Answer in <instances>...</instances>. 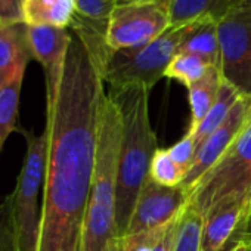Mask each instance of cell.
<instances>
[{"instance_id": "obj_25", "label": "cell", "mask_w": 251, "mask_h": 251, "mask_svg": "<svg viewBox=\"0 0 251 251\" xmlns=\"http://www.w3.org/2000/svg\"><path fill=\"white\" fill-rule=\"evenodd\" d=\"M169 155L172 157V160L185 170V175L189 169V166L192 164L195 154H197V144L195 139L191 133H186L177 144H175L172 148L167 150Z\"/></svg>"}, {"instance_id": "obj_4", "label": "cell", "mask_w": 251, "mask_h": 251, "mask_svg": "<svg viewBox=\"0 0 251 251\" xmlns=\"http://www.w3.org/2000/svg\"><path fill=\"white\" fill-rule=\"evenodd\" d=\"M201 21L207 20H197L185 25L170 27L160 37L139 49L111 50L102 67L105 86H108V89L144 87L151 92V89L164 77L179 46Z\"/></svg>"}, {"instance_id": "obj_20", "label": "cell", "mask_w": 251, "mask_h": 251, "mask_svg": "<svg viewBox=\"0 0 251 251\" xmlns=\"http://www.w3.org/2000/svg\"><path fill=\"white\" fill-rule=\"evenodd\" d=\"M23 80L24 74H20L11 83L0 87V148L5 145L11 133L17 130Z\"/></svg>"}, {"instance_id": "obj_11", "label": "cell", "mask_w": 251, "mask_h": 251, "mask_svg": "<svg viewBox=\"0 0 251 251\" xmlns=\"http://www.w3.org/2000/svg\"><path fill=\"white\" fill-rule=\"evenodd\" d=\"M28 37L33 58L43 67L45 71L46 111H50L58 98L73 34L67 31V28L42 25L28 27Z\"/></svg>"}, {"instance_id": "obj_24", "label": "cell", "mask_w": 251, "mask_h": 251, "mask_svg": "<svg viewBox=\"0 0 251 251\" xmlns=\"http://www.w3.org/2000/svg\"><path fill=\"white\" fill-rule=\"evenodd\" d=\"M0 251H18L11 195L0 204Z\"/></svg>"}, {"instance_id": "obj_14", "label": "cell", "mask_w": 251, "mask_h": 251, "mask_svg": "<svg viewBox=\"0 0 251 251\" xmlns=\"http://www.w3.org/2000/svg\"><path fill=\"white\" fill-rule=\"evenodd\" d=\"M244 0H172L170 27H179L197 20L214 24L222 21Z\"/></svg>"}, {"instance_id": "obj_31", "label": "cell", "mask_w": 251, "mask_h": 251, "mask_svg": "<svg viewBox=\"0 0 251 251\" xmlns=\"http://www.w3.org/2000/svg\"><path fill=\"white\" fill-rule=\"evenodd\" d=\"M250 197H251V194H250ZM250 213H251V204H250ZM250 213H248V214H250Z\"/></svg>"}, {"instance_id": "obj_21", "label": "cell", "mask_w": 251, "mask_h": 251, "mask_svg": "<svg viewBox=\"0 0 251 251\" xmlns=\"http://www.w3.org/2000/svg\"><path fill=\"white\" fill-rule=\"evenodd\" d=\"M210 68H211V65H208L204 59H201L195 55L176 53L175 58L172 59V62L169 64V67L164 73V77L177 80L183 86L189 87L191 84L201 80Z\"/></svg>"}, {"instance_id": "obj_16", "label": "cell", "mask_w": 251, "mask_h": 251, "mask_svg": "<svg viewBox=\"0 0 251 251\" xmlns=\"http://www.w3.org/2000/svg\"><path fill=\"white\" fill-rule=\"evenodd\" d=\"M222 80H223L222 71L219 68L211 67L201 80H198L197 83L188 87L189 105H191V112H192L189 132H194L202 123L205 115L208 114L210 108L213 106L217 98Z\"/></svg>"}, {"instance_id": "obj_28", "label": "cell", "mask_w": 251, "mask_h": 251, "mask_svg": "<svg viewBox=\"0 0 251 251\" xmlns=\"http://www.w3.org/2000/svg\"><path fill=\"white\" fill-rule=\"evenodd\" d=\"M236 242H238V239L233 236V238H232V239H230V241H229V242H227V244H226V245H225V247H223L220 251H233V248H235Z\"/></svg>"}, {"instance_id": "obj_26", "label": "cell", "mask_w": 251, "mask_h": 251, "mask_svg": "<svg viewBox=\"0 0 251 251\" xmlns=\"http://www.w3.org/2000/svg\"><path fill=\"white\" fill-rule=\"evenodd\" d=\"M25 0H0V25L24 23L23 6Z\"/></svg>"}, {"instance_id": "obj_23", "label": "cell", "mask_w": 251, "mask_h": 251, "mask_svg": "<svg viewBox=\"0 0 251 251\" xmlns=\"http://www.w3.org/2000/svg\"><path fill=\"white\" fill-rule=\"evenodd\" d=\"M183 177L185 170L172 160L167 150H157L151 161L150 179L164 186H179L182 185Z\"/></svg>"}, {"instance_id": "obj_29", "label": "cell", "mask_w": 251, "mask_h": 251, "mask_svg": "<svg viewBox=\"0 0 251 251\" xmlns=\"http://www.w3.org/2000/svg\"><path fill=\"white\" fill-rule=\"evenodd\" d=\"M233 251H251V248L248 247V245H245V244H242V242H236V245H235V248H233Z\"/></svg>"}, {"instance_id": "obj_22", "label": "cell", "mask_w": 251, "mask_h": 251, "mask_svg": "<svg viewBox=\"0 0 251 251\" xmlns=\"http://www.w3.org/2000/svg\"><path fill=\"white\" fill-rule=\"evenodd\" d=\"M204 217L186 205L180 214L177 236L173 251H201Z\"/></svg>"}, {"instance_id": "obj_8", "label": "cell", "mask_w": 251, "mask_h": 251, "mask_svg": "<svg viewBox=\"0 0 251 251\" xmlns=\"http://www.w3.org/2000/svg\"><path fill=\"white\" fill-rule=\"evenodd\" d=\"M217 36L223 78L251 96V0H244L217 23Z\"/></svg>"}, {"instance_id": "obj_10", "label": "cell", "mask_w": 251, "mask_h": 251, "mask_svg": "<svg viewBox=\"0 0 251 251\" xmlns=\"http://www.w3.org/2000/svg\"><path fill=\"white\" fill-rule=\"evenodd\" d=\"M188 202L189 195L180 185L164 186L148 179L141 189L126 235L152 230L170 223L182 214Z\"/></svg>"}, {"instance_id": "obj_19", "label": "cell", "mask_w": 251, "mask_h": 251, "mask_svg": "<svg viewBox=\"0 0 251 251\" xmlns=\"http://www.w3.org/2000/svg\"><path fill=\"white\" fill-rule=\"evenodd\" d=\"M241 92L230 84L227 80H222L217 98L213 103V106L210 108L208 114L205 115V118L202 120V123L198 126V127L194 132H188L194 136L195 144H197V151L201 147V144L219 127V126L225 121V118L229 115L230 109L233 108V105L238 102V99L241 98Z\"/></svg>"}, {"instance_id": "obj_15", "label": "cell", "mask_w": 251, "mask_h": 251, "mask_svg": "<svg viewBox=\"0 0 251 251\" xmlns=\"http://www.w3.org/2000/svg\"><path fill=\"white\" fill-rule=\"evenodd\" d=\"M75 15V0H25L23 20L28 27L67 28Z\"/></svg>"}, {"instance_id": "obj_5", "label": "cell", "mask_w": 251, "mask_h": 251, "mask_svg": "<svg viewBox=\"0 0 251 251\" xmlns=\"http://www.w3.org/2000/svg\"><path fill=\"white\" fill-rule=\"evenodd\" d=\"M27 139V154L17 186L11 194L12 217L17 235L18 251H39L40 222L39 192L45 185L49 135L45 129L42 135L23 132Z\"/></svg>"}, {"instance_id": "obj_9", "label": "cell", "mask_w": 251, "mask_h": 251, "mask_svg": "<svg viewBox=\"0 0 251 251\" xmlns=\"http://www.w3.org/2000/svg\"><path fill=\"white\" fill-rule=\"evenodd\" d=\"M251 126V96L241 95L238 102L230 109L229 115L219 127L201 144L192 164L189 166L182 188L188 192L194 189L198 180L226 154L236 139Z\"/></svg>"}, {"instance_id": "obj_32", "label": "cell", "mask_w": 251, "mask_h": 251, "mask_svg": "<svg viewBox=\"0 0 251 251\" xmlns=\"http://www.w3.org/2000/svg\"><path fill=\"white\" fill-rule=\"evenodd\" d=\"M166 2H169V3H170V2H172V0H166Z\"/></svg>"}, {"instance_id": "obj_3", "label": "cell", "mask_w": 251, "mask_h": 251, "mask_svg": "<svg viewBox=\"0 0 251 251\" xmlns=\"http://www.w3.org/2000/svg\"><path fill=\"white\" fill-rule=\"evenodd\" d=\"M121 129L120 109L106 92L100 105L95 173L83 225L81 251H120L115 216Z\"/></svg>"}, {"instance_id": "obj_30", "label": "cell", "mask_w": 251, "mask_h": 251, "mask_svg": "<svg viewBox=\"0 0 251 251\" xmlns=\"http://www.w3.org/2000/svg\"><path fill=\"white\" fill-rule=\"evenodd\" d=\"M129 2H133V0H118L117 5H123V3H129Z\"/></svg>"}, {"instance_id": "obj_6", "label": "cell", "mask_w": 251, "mask_h": 251, "mask_svg": "<svg viewBox=\"0 0 251 251\" xmlns=\"http://www.w3.org/2000/svg\"><path fill=\"white\" fill-rule=\"evenodd\" d=\"M251 194V126L189 192L188 205L202 217L220 201Z\"/></svg>"}, {"instance_id": "obj_7", "label": "cell", "mask_w": 251, "mask_h": 251, "mask_svg": "<svg viewBox=\"0 0 251 251\" xmlns=\"http://www.w3.org/2000/svg\"><path fill=\"white\" fill-rule=\"evenodd\" d=\"M170 28L166 0H133L117 5L109 15L105 43L111 50L139 49Z\"/></svg>"}, {"instance_id": "obj_13", "label": "cell", "mask_w": 251, "mask_h": 251, "mask_svg": "<svg viewBox=\"0 0 251 251\" xmlns=\"http://www.w3.org/2000/svg\"><path fill=\"white\" fill-rule=\"evenodd\" d=\"M31 59L34 58L28 25L25 23L0 25V87L24 74Z\"/></svg>"}, {"instance_id": "obj_18", "label": "cell", "mask_w": 251, "mask_h": 251, "mask_svg": "<svg viewBox=\"0 0 251 251\" xmlns=\"http://www.w3.org/2000/svg\"><path fill=\"white\" fill-rule=\"evenodd\" d=\"M177 53H189L204 59L208 65L220 70V43L217 24L201 21L179 46Z\"/></svg>"}, {"instance_id": "obj_12", "label": "cell", "mask_w": 251, "mask_h": 251, "mask_svg": "<svg viewBox=\"0 0 251 251\" xmlns=\"http://www.w3.org/2000/svg\"><path fill=\"white\" fill-rule=\"evenodd\" d=\"M250 194L232 197L216 204L205 216L201 251H220L236 233L250 213Z\"/></svg>"}, {"instance_id": "obj_2", "label": "cell", "mask_w": 251, "mask_h": 251, "mask_svg": "<svg viewBox=\"0 0 251 251\" xmlns=\"http://www.w3.org/2000/svg\"><path fill=\"white\" fill-rule=\"evenodd\" d=\"M121 115V145L117 186V235L121 239L139 198L150 179V167L157 148V136L150 120V90L144 87L108 89Z\"/></svg>"}, {"instance_id": "obj_1", "label": "cell", "mask_w": 251, "mask_h": 251, "mask_svg": "<svg viewBox=\"0 0 251 251\" xmlns=\"http://www.w3.org/2000/svg\"><path fill=\"white\" fill-rule=\"evenodd\" d=\"M105 93L100 64L73 34L56 102L46 111L49 148L39 251H81Z\"/></svg>"}, {"instance_id": "obj_17", "label": "cell", "mask_w": 251, "mask_h": 251, "mask_svg": "<svg viewBox=\"0 0 251 251\" xmlns=\"http://www.w3.org/2000/svg\"><path fill=\"white\" fill-rule=\"evenodd\" d=\"M179 222L180 214L161 227L126 235L120 239V251H173Z\"/></svg>"}, {"instance_id": "obj_27", "label": "cell", "mask_w": 251, "mask_h": 251, "mask_svg": "<svg viewBox=\"0 0 251 251\" xmlns=\"http://www.w3.org/2000/svg\"><path fill=\"white\" fill-rule=\"evenodd\" d=\"M235 238L239 242H242V244H245V245H248L251 248V213L245 217V220L238 227V230L235 233Z\"/></svg>"}]
</instances>
